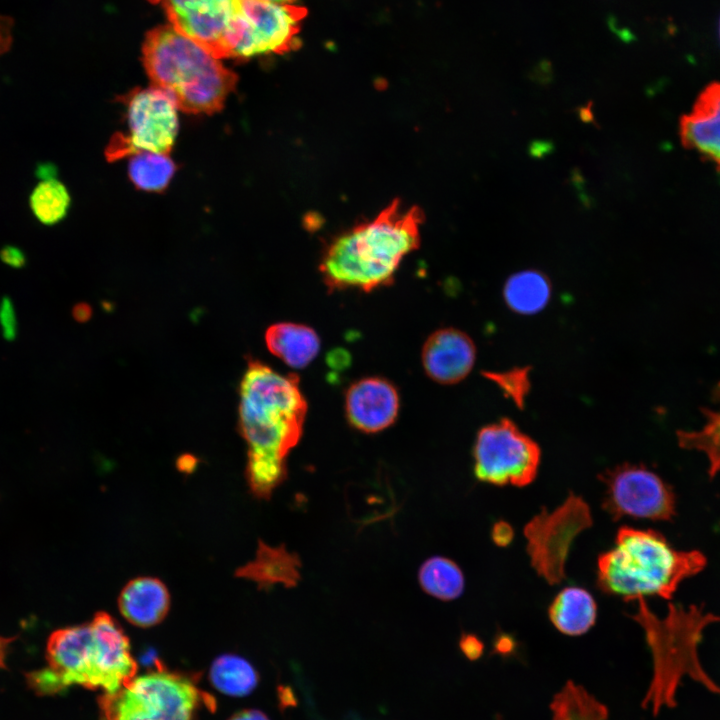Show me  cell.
I'll list each match as a JSON object with an SVG mask.
<instances>
[{
	"mask_svg": "<svg viewBox=\"0 0 720 720\" xmlns=\"http://www.w3.org/2000/svg\"><path fill=\"white\" fill-rule=\"evenodd\" d=\"M475 477L496 486L524 487L538 473L541 449L509 418L483 426L473 446Z\"/></svg>",
	"mask_w": 720,
	"mask_h": 720,
	"instance_id": "obj_8",
	"label": "cell"
},
{
	"mask_svg": "<svg viewBox=\"0 0 720 720\" xmlns=\"http://www.w3.org/2000/svg\"><path fill=\"white\" fill-rule=\"evenodd\" d=\"M596 603L580 587H566L553 599L548 609L551 623L561 633L578 636L586 633L596 620Z\"/></svg>",
	"mask_w": 720,
	"mask_h": 720,
	"instance_id": "obj_20",
	"label": "cell"
},
{
	"mask_svg": "<svg viewBox=\"0 0 720 720\" xmlns=\"http://www.w3.org/2000/svg\"><path fill=\"white\" fill-rule=\"evenodd\" d=\"M1 258L6 263L13 265V266H20L24 263V255L22 251H20L16 247L7 246L4 247L1 250Z\"/></svg>",
	"mask_w": 720,
	"mask_h": 720,
	"instance_id": "obj_32",
	"label": "cell"
},
{
	"mask_svg": "<svg viewBox=\"0 0 720 720\" xmlns=\"http://www.w3.org/2000/svg\"><path fill=\"white\" fill-rule=\"evenodd\" d=\"M121 615L130 624L148 628L159 624L168 614L170 594L155 577L141 576L129 581L118 598Z\"/></svg>",
	"mask_w": 720,
	"mask_h": 720,
	"instance_id": "obj_17",
	"label": "cell"
},
{
	"mask_svg": "<svg viewBox=\"0 0 720 720\" xmlns=\"http://www.w3.org/2000/svg\"><path fill=\"white\" fill-rule=\"evenodd\" d=\"M239 432L247 443L251 493L269 499L287 478V456L303 433L307 402L296 374L249 359L240 383Z\"/></svg>",
	"mask_w": 720,
	"mask_h": 720,
	"instance_id": "obj_1",
	"label": "cell"
},
{
	"mask_svg": "<svg viewBox=\"0 0 720 720\" xmlns=\"http://www.w3.org/2000/svg\"><path fill=\"white\" fill-rule=\"evenodd\" d=\"M590 106L591 104H589L587 108H581L579 112L580 117L583 121H593V114L591 113Z\"/></svg>",
	"mask_w": 720,
	"mask_h": 720,
	"instance_id": "obj_36",
	"label": "cell"
},
{
	"mask_svg": "<svg viewBox=\"0 0 720 720\" xmlns=\"http://www.w3.org/2000/svg\"><path fill=\"white\" fill-rule=\"evenodd\" d=\"M46 652L48 667L26 674L38 694H55L75 684L114 693L137 672L128 637L106 612L54 631Z\"/></svg>",
	"mask_w": 720,
	"mask_h": 720,
	"instance_id": "obj_2",
	"label": "cell"
},
{
	"mask_svg": "<svg viewBox=\"0 0 720 720\" xmlns=\"http://www.w3.org/2000/svg\"><path fill=\"white\" fill-rule=\"evenodd\" d=\"M513 536V528L507 522L498 521L493 525L491 537L497 546L505 547L509 545L513 540Z\"/></svg>",
	"mask_w": 720,
	"mask_h": 720,
	"instance_id": "obj_31",
	"label": "cell"
},
{
	"mask_svg": "<svg viewBox=\"0 0 720 720\" xmlns=\"http://www.w3.org/2000/svg\"><path fill=\"white\" fill-rule=\"evenodd\" d=\"M418 581L425 593L443 601L458 598L465 586L460 567L443 556H433L424 561L418 571Z\"/></svg>",
	"mask_w": 720,
	"mask_h": 720,
	"instance_id": "obj_24",
	"label": "cell"
},
{
	"mask_svg": "<svg viewBox=\"0 0 720 720\" xmlns=\"http://www.w3.org/2000/svg\"><path fill=\"white\" fill-rule=\"evenodd\" d=\"M551 720H607L609 710L585 687L567 680L550 703Z\"/></svg>",
	"mask_w": 720,
	"mask_h": 720,
	"instance_id": "obj_23",
	"label": "cell"
},
{
	"mask_svg": "<svg viewBox=\"0 0 720 720\" xmlns=\"http://www.w3.org/2000/svg\"><path fill=\"white\" fill-rule=\"evenodd\" d=\"M423 219L420 208L394 200L373 220L338 236L320 262L327 287L370 292L390 284L404 256L419 246Z\"/></svg>",
	"mask_w": 720,
	"mask_h": 720,
	"instance_id": "obj_3",
	"label": "cell"
},
{
	"mask_svg": "<svg viewBox=\"0 0 720 720\" xmlns=\"http://www.w3.org/2000/svg\"><path fill=\"white\" fill-rule=\"evenodd\" d=\"M459 647L465 657L469 660H476L481 657L484 645L482 641L473 634L465 633L462 634Z\"/></svg>",
	"mask_w": 720,
	"mask_h": 720,
	"instance_id": "obj_29",
	"label": "cell"
},
{
	"mask_svg": "<svg viewBox=\"0 0 720 720\" xmlns=\"http://www.w3.org/2000/svg\"><path fill=\"white\" fill-rule=\"evenodd\" d=\"M637 611L631 615L643 629L652 656L653 672L641 705L657 715L676 706L677 690L689 677L713 694L720 686L707 674L699 659L698 647L704 629L720 617L705 612L702 606L669 603L666 616H657L644 598L637 599Z\"/></svg>",
	"mask_w": 720,
	"mask_h": 720,
	"instance_id": "obj_4",
	"label": "cell"
},
{
	"mask_svg": "<svg viewBox=\"0 0 720 720\" xmlns=\"http://www.w3.org/2000/svg\"><path fill=\"white\" fill-rule=\"evenodd\" d=\"M71 197L66 186L55 175L40 177L29 196V205L36 219L44 225H54L65 218Z\"/></svg>",
	"mask_w": 720,
	"mask_h": 720,
	"instance_id": "obj_25",
	"label": "cell"
},
{
	"mask_svg": "<svg viewBox=\"0 0 720 720\" xmlns=\"http://www.w3.org/2000/svg\"><path fill=\"white\" fill-rule=\"evenodd\" d=\"M592 523L589 505L573 493L553 511L542 508L524 527L527 553L537 574L550 585L561 583L573 541Z\"/></svg>",
	"mask_w": 720,
	"mask_h": 720,
	"instance_id": "obj_9",
	"label": "cell"
},
{
	"mask_svg": "<svg viewBox=\"0 0 720 720\" xmlns=\"http://www.w3.org/2000/svg\"><path fill=\"white\" fill-rule=\"evenodd\" d=\"M720 396V385L718 386ZM706 423L698 431H677V441L681 448L703 452L709 461L708 474L712 479L720 471V410L703 409Z\"/></svg>",
	"mask_w": 720,
	"mask_h": 720,
	"instance_id": "obj_27",
	"label": "cell"
},
{
	"mask_svg": "<svg viewBox=\"0 0 720 720\" xmlns=\"http://www.w3.org/2000/svg\"><path fill=\"white\" fill-rule=\"evenodd\" d=\"M682 145L720 168V82L707 85L679 121Z\"/></svg>",
	"mask_w": 720,
	"mask_h": 720,
	"instance_id": "obj_16",
	"label": "cell"
},
{
	"mask_svg": "<svg viewBox=\"0 0 720 720\" xmlns=\"http://www.w3.org/2000/svg\"><path fill=\"white\" fill-rule=\"evenodd\" d=\"M148 1H150L151 3H158V2H161V0H148Z\"/></svg>",
	"mask_w": 720,
	"mask_h": 720,
	"instance_id": "obj_38",
	"label": "cell"
},
{
	"mask_svg": "<svg viewBox=\"0 0 720 720\" xmlns=\"http://www.w3.org/2000/svg\"><path fill=\"white\" fill-rule=\"evenodd\" d=\"M14 20L0 14V56L7 53L13 43Z\"/></svg>",
	"mask_w": 720,
	"mask_h": 720,
	"instance_id": "obj_30",
	"label": "cell"
},
{
	"mask_svg": "<svg viewBox=\"0 0 720 720\" xmlns=\"http://www.w3.org/2000/svg\"><path fill=\"white\" fill-rule=\"evenodd\" d=\"M299 556L284 545L277 547L259 541L255 558L236 571V576L255 582L260 589L274 585L295 587L301 579Z\"/></svg>",
	"mask_w": 720,
	"mask_h": 720,
	"instance_id": "obj_18",
	"label": "cell"
},
{
	"mask_svg": "<svg viewBox=\"0 0 720 720\" xmlns=\"http://www.w3.org/2000/svg\"><path fill=\"white\" fill-rule=\"evenodd\" d=\"M127 132L111 137L105 157L113 162L141 152L168 155L178 132L177 106L164 90L135 89L125 99Z\"/></svg>",
	"mask_w": 720,
	"mask_h": 720,
	"instance_id": "obj_10",
	"label": "cell"
},
{
	"mask_svg": "<svg viewBox=\"0 0 720 720\" xmlns=\"http://www.w3.org/2000/svg\"><path fill=\"white\" fill-rule=\"evenodd\" d=\"M143 63L153 86L167 92L178 109L212 114L223 108L237 75L171 25L147 33Z\"/></svg>",
	"mask_w": 720,
	"mask_h": 720,
	"instance_id": "obj_6",
	"label": "cell"
},
{
	"mask_svg": "<svg viewBox=\"0 0 720 720\" xmlns=\"http://www.w3.org/2000/svg\"><path fill=\"white\" fill-rule=\"evenodd\" d=\"M12 642L10 638L0 636V669L6 668V656L9 644Z\"/></svg>",
	"mask_w": 720,
	"mask_h": 720,
	"instance_id": "obj_35",
	"label": "cell"
},
{
	"mask_svg": "<svg viewBox=\"0 0 720 720\" xmlns=\"http://www.w3.org/2000/svg\"><path fill=\"white\" fill-rule=\"evenodd\" d=\"M599 479L606 488L602 507L613 520L671 521L676 515L673 488L644 465L623 463L603 471Z\"/></svg>",
	"mask_w": 720,
	"mask_h": 720,
	"instance_id": "obj_11",
	"label": "cell"
},
{
	"mask_svg": "<svg viewBox=\"0 0 720 720\" xmlns=\"http://www.w3.org/2000/svg\"><path fill=\"white\" fill-rule=\"evenodd\" d=\"M553 149L551 142L547 141H535L530 145L529 151L533 157H543L547 153H550Z\"/></svg>",
	"mask_w": 720,
	"mask_h": 720,
	"instance_id": "obj_34",
	"label": "cell"
},
{
	"mask_svg": "<svg viewBox=\"0 0 720 720\" xmlns=\"http://www.w3.org/2000/svg\"><path fill=\"white\" fill-rule=\"evenodd\" d=\"M269 351L292 368L306 367L318 354L320 339L309 326L279 322L265 332Z\"/></svg>",
	"mask_w": 720,
	"mask_h": 720,
	"instance_id": "obj_19",
	"label": "cell"
},
{
	"mask_svg": "<svg viewBox=\"0 0 720 720\" xmlns=\"http://www.w3.org/2000/svg\"><path fill=\"white\" fill-rule=\"evenodd\" d=\"M552 285L541 271L528 269L509 276L503 287L506 306L520 315H534L550 302Z\"/></svg>",
	"mask_w": 720,
	"mask_h": 720,
	"instance_id": "obj_21",
	"label": "cell"
},
{
	"mask_svg": "<svg viewBox=\"0 0 720 720\" xmlns=\"http://www.w3.org/2000/svg\"><path fill=\"white\" fill-rule=\"evenodd\" d=\"M266 1L274 2V3H281V4H290V2H292L294 0H266Z\"/></svg>",
	"mask_w": 720,
	"mask_h": 720,
	"instance_id": "obj_37",
	"label": "cell"
},
{
	"mask_svg": "<svg viewBox=\"0 0 720 720\" xmlns=\"http://www.w3.org/2000/svg\"><path fill=\"white\" fill-rule=\"evenodd\" d=\"M192 677L158 669L134 676L98 699L102 720H194L202 704L214 706Z\"/></svg>",
	"mask_w": 720,
	"mask_h": 720,
	"instance_id": "obj_7",
	"label": "cell"
},
{
	"mask_svg": "<svg viewBox=\"0 0 720 720\" xmlns=\"http://www.w3.org/2000/svg\"><path fill=\"white\" fill-rule=\"evenodd\" d=\"M176 171L168 155L141 152L131 157L128 175L136 188L147 192H162Z\"/></svg>",
	"mask_w": 720,
	"mask_h": 720,
	"instance_id": "obj_26",
	"label": "cell"
},
{
	"mask_svg": "<svg viewBox=\"0 0 720 720\" xmlns=\"http://www.w3.org/2000/svg\"><path fill=\"white\" fill-rule=\"evenodd\" d=\"M399 396L396 388L381 377H366L346 391L345 412L350 424L359 431L376 433L397 418Z\"/></svg>",
	"mask_w": 720,
	"mask_h": 720,
	"instance_id": "obj_14",
	"label": "cell"
},
{
	"mask_svg": "<svg viewBox=\"0 0 720 720\" xmlns=\"http://www.w3.org/2000/svg\"><path fill=\"white\" fill-rule=\"evenodd\" d=\"M228 720H270L262 711L257 709H245L233 714Z\"/></svg>",
	"mask_w": 720,
	"mask_h": 720,
	"instance_id": "obj_33",
	"label": "cell"
},
{
	"mask_svg": "<svg viewBox=\"0 0 720 720\" xmlns=\"http://www.w3.org/2000/svg\"><path fill=\"white\" fill-rule=\"evenodd\" d=\"M170 25L217 59L233 57L240 41L241 0H161Z\"/></svg>",
	"mask_w": 720,
	"mask_h": 720,
	"instance_id": "obj_12",
	"label": "cell"
},
{
	"mask_svg": "<svg viewBox=\"0 0 720 720\" xmlns=\"http://www.w3.org/2000/svg\"><path fill=\"white\" fill-rule=\"evenodd\" d=\"M305 15L303 7L292 4L241 0L242 34L233 57L289 51L296 46V36Z\"/></svg>",
	"mask_w": 720,
	"mask_h": 720,
	"instance_id": "obj_13",
	"label": "cell"
},
{
	"mask_svg": "<svg viewBox=\"0 0 720 720\" xmlns=\"http://www.w3.org/2000/svg\"><path fill=\"white\" fill-rule=\"evenodd\" d=\"M706 564L702 552L676 550L658 531L622 526L614 547L598 557L596 583L602 592L625 601L645 596L671 600L679 584Z\"/></svg>",
	"mask_w": 720,
	"mask_h": 720,
	"instance_id": "obj_5",
	"label": "cell"
},
{
	"mask_svg": "<svg viewBox=\"0 0 720 720\" xmlns=\"http://www.w3.org/2000/svg\"><path fill=\"white\" fill-rule=\"evenodd\" d=\"M530 370L528 366L514 367L501 372L485 371L483 376L495 383L507 398L522 409L531 387Z\"/></svg>",
	"mask_w": 720,
	"mask_h": 720,
	"instance_id": "obj_28",
	"label": "cell"
},
{
	"mask_svg": "<svg viewBox=\"0 0 720 720\" xmlns=\"http://www.w3.org/2000/svg\"><path fill=\"white\" fill-rule=\"evenodd\" d=\"M209 679L219 692L228 696L243 697L252 693L257 687L259 675L245 658L224 654L213 661Z\"/></svg>",
	"mask_w": 720,
	"mask_h": 720,
	"instance_id": "obj_22",
	"label": "cell"
},
{
	"mask_svg": "<svg viewBox=\"0 0 720 720\" xmlns=\"http://www.w3.org/2000/svg\"><path fill=\"white\" fill-rule=\"evenodd\" d=\"M426 374L435 382L456 384L466 378L476 360V347L465 332L442 328L433 332L422 348Z\"/></svg>",
	"mask_w": 720,
	"mask_h": 720,
	"instance_id": "obj_15",
	"label": "cell"
}]
</instances>
